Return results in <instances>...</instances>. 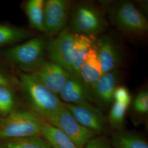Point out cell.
<instances>
[{"mask_svg": "<svg viewBox=\"0 0 148 148\" xmlns=\"http://www.w3.org/2000/svg\"><path fill=\"white\" fill-rule=\"evenodd\" d=\"M95 43L103 74L117 70L121 62V53L115 38L110 35L103 34Z\"/></svg>", "mask_w": 148, "mask_h": 148, "instance_id": "obj_11", "label": "cell"}, {"mask_svg": "<svg viewBox=\"0 0 148 148\" xmlns=\"http://www.w3.org/2000/svg\"><path fill=\"white\" fill-rule=\"evenodd\" d=\"M8 85V80L3 75L0 74V85L7 86Z\"/></svg>", "mask_w": 148, "mask_h": 148, "instance_id": "obj_26", "label": "cell"}, {"mask_svg": "<svg viewBox=\"0 0 148 148\" xmlns=\"http://www.w3.org/2000/svg\"><path fill=\"white\" fill-rule=\"evenodd\" d=\"M95 42L86 54L79 70L81 79L90 88L103 75L101 60Z\"/></svg>", "mask_w": 148, "mask_h": 148, "instance_id": "obj_14", "label": "cell"}, {"mask_svg": "<svg viewBox=\"0 0 148 148\" xmlns=\"http://www.w3.org/2000/svg\"><path fill=\"white\" fill-rule=\"evenodd\" d=\"M83 148H111L110 143L106 137L99 136L91 138Z\"/></svg>", "mask_w": 148, "mask_h": 148, "instance_id": "obj_25", "label": "cell"}, {"mask_svg": "<svg viewBox=\"0 0 148 148\" xmlns=\"http://www.w3.org/2000/svg\"><path fill=\"white\" fill-rule=\"evenodd\" d=\"M40 134L52 148H81L62 130L48 122H43Z\"/></svg>", "mask_w": 148, "mask_h": 148, "instance_id": "obj_16", "label": "cell"}, {"mask_svg": "<svg viewBox=\"0 0 148 148\" xmlns=\"http://www.w3.org/2000/svg\"><path fill=\"white\" fill-rule=\"evenodd\" d=\"M108 23L103 12L90 3H80L71 14L69 30L73 34L95 37L106 30Z\"/></svg>", "mask_w": 148, "mask_h": 148, "instance_id": "obj_3", "label": "cell"}, {"mask_svg": "<svg viewBox=\"0 0 148 148\" xmlns=\"http://www.w3.org/2000/svg\"><path fill=\"white\" fill-rule=\"evenodd\" d=\"M113 101L121 103L129 107L132 102V96L126 87L117 86L114 92Z\"/></svg>", "mask_w": 148, "mask_h": 148, "instance_id": "obj_24", "label": "cell"}, {"mask_svg": "<svg viewBox=\"0 0 148 148\" xmlns=\"http://www.w3.org/2000/svg\"><path fill=\"white\" fill-rule=\"evenodd\" d=\"M21 89L37 115L46 120L63 105L57 95L29 73L19 74Z\"/></svg>", "mask_w": 148, "mask_h": 148, "instance_id": "obj_2", "label": "cell"}, {"mask_svg": "<svg viewBox=\"0 0 148 148\" xmlns=\"http://www.w3.org/2000/svg\"><path fill=\"white\" fill-rule=\"evenodd\" d=\"M70 2L66 0H47L45 1L43 16L46 34L51 37L58 35L69 19Z\"/></svg>", "mask_w": 148, "mask_h": 148, "instance_id": "obj_8", "label": "cell"}, {"mask_svg": "<svg viewBox=\"0 0 148 148\" xmlns=\"http://www.w3.org/2000/svg\"><path fill=\"white\" fill-rule=\"evenodd\" d=\"M0 148H52L38 136L5 139L0 142Z\"/></svg>", "mask_w": 148, "mask_h": 148, "instance_id": "obj_18", "label": "cell"}, {"mask_svg": "<svg viewBox=\"0 0 148 148\" xmlns=\"http://www.w3.org/2000/svg\"><path fill=\"white\" fill-rule=\"evenodd\" d=\"M30 36L27 30L0 24V46L23 41Z\"/></svg>", "mask_w": 148, "mask_h": 148, "instance_id": "obj_20", "label": "cell"}, {"mask_svg": "<svg viewBox=\"0 0 148 148\" xmlns=\"http://www.w3.org/2000/svg\"><path fill=\"white\" fill-rule=\"evenodd\" d=\"M128 106L118 101H114L108 115V121L111 126L121 130L124 126L125 119Z\"/></svg>", "mask_w": 148, "mask_h": 148, "instance_id": "obj_21", "label": "cell"}, {"mask_svg": "<svg viewBox=\"0 0 148 148\" xmlns=\"http://www.w3.org/2000/svg\"><path fill=\"white\" fill-rule=\"evenodd\" d=\"M120 78V73L118 70L103 74L90 87L93 99L102 106H110Z\"/></svg>", "mask_w": 148, "mask_h": 148, "instance_id": "obj_13", "label": "cell"}, {"mask_svg": "<svg viewBox=\"0 0 148 148\" xmlns=\"http://www.w3.org/2000/svg\"><path fill=\"white\" fill-rule=\"evenodd\" d=\"M58 95L65 104H92L94 101L90 88L74 74L70 75Z\"/></svg>", "mask_w": 148, "mask_h": 148, "instance_id": "obj_12", "label": "cell"}, {"mask_svg": "<svg viewBox=\"0 0 148 148\" xmlns=\"http://www.w3.org/2000/svg\"><path fill=\"white\" fill-rule=\"evenodd\" d=\"M44 4L43 0H29L25 5V10L30 27L46 33L44 26Z\"/></svg>", "mask_w": 148, "mask_h": 148, "instance_id": "obj_17", "label": "cell"}, {"mask_svg": "<svg viewBox=\"0 0 148 148\" xmlns=\"http://www.w3.org/2000/svg\"><path fill=\"white\" fill-rule=\"evenodd\" d=\"M95 42L93 36L74 34L71 59L74 75L80 77L79 70L90 48Z\"/></svg>", "mask_w": 148, "mask_h": 148, "instance_id": "obj_15", "label": "cell"}, {"mask_svg": "<svg viewBox=\"0 0 148 148\" xmlns=\"http://www.w3.org/2000/svg\"><path fill=\"white\" fill-rule=\"evenodd\" d=\"M14 104L13 95L7 86L0 85V114L7 115L11 113Z\"/></svg>", "mask_w": 148, "mask_h": 148, "instance_id": "obj_22", "label": "cell"}, {"mask_svg": "<svg viewBox=\"0 0 148 148\" xmlns=\"http://www.w3.org/2000/svg\"><path fill=\"white\" fill-rule=\"evenodd\" d=\"M75 120L95 134L104 132L106 122L101 111L92 104H71L63 103Z\"/></svg>", "mask_w": 148, "mask_h": 148, "instance_id": "obj_10", "label": "cell"}, {"mask_svg": "<svg viewBox=\"0 0 148 148\" xmlns=\"http://www.w3.org/2000/svg\"><path fill=\"white\" fill-rule=\"evenodd\" d=\"M73 40L74 34L65 27L56 37L46 42L45 46V51L50 61L71 74H74L71 59Z\"/></svg>", "mask_w": 148, "mask_h": 148, "instance_id": "obj_7", "label": "cell"}, {"mask_svg": "<svg viewBox=\"0 0 148 148\" xmlns=\"http://www.w3.org/2000/svg\"><path fill=\"white\" fill-rule=\"evenodd\" d=\"M47 120L62 130L79 148H84L95 137V133L79 124L64 104Z\"/></svg>", "mask_w": 148, "mask_h": 148, "instance_id": "obj_6", "label": "cell"}, {"mask_svg": "<svg viewBox=\"0 0 148 148\" xmlns=\"http://www.w3.org/2000/svg\"><path fill=\"white\" fill-rule=\"evenodd\" d=\"M114 144L116 148H148L146 140L133 133H117L114 138Z\"/></svg>", "mask_w": 148, "mask_h": 148, "instance_id": "obj_19", "label": "cell"}, {"mask_svg": "<svg viewBox=\"0 0 148 148\" xmlns=\"http://www.w3.org/2000/svg\"><path fill=\"white\" fill-rule=\"evenodd\" d=\"M43 122L37 114L26 111H12L0 123V138L10 139L37 136Z\"/></svg>", "mask_w": 148, "mask_h": 148, "instance_id": "obj_4", "label": "cell"}, {"mask_svg": "<svg viewBox=\"0 0 148 148\" xmlns=\"http://www.w3.org/2000/svg\"><path fill=\"white\" fill-rule=\"evenodd\" d=\"M133 109L140 115H145L148 112V92L147 90H140L133 101Z\"/></svg>", "mask_w": 148, "mask_h": 148, "instance_id": "obj_23", "label": "cell"}, {"mask_svg": "<svg viewBox=\"0 0 148 148\" xmlns=\"http://www.w3.org/2000/svg\"><path fill=\"white\" fill-rule=\"evenodd\" d=\"M111 23L125 33L144 36L148 31V22L134 3L129 1H119L105 4Z\"/></svg>", "mask_w": 148, "mask_h": 148, "instance_id": "obj_1", "label": "cell"}, {"mask_svg": "<svg viewBox=\"0 0 148 148\" xmlns=\"http://www.w3.org/2000/svg\"><path fill=\"white\" fill-rule=\"evenodd\" d=\"M29 74L57 95L71 75L60 66L45 59Z\"/></svg>", "mask_w": 148, "mask_h": 148, "instance_id": "obj_9", "label": "cell"}, {"mask_svg": "<svg viewBox=\"0 0 148 148\" xmlns=\"http://www.w3.org/2000/svg\"><path fill=\"white\" fill-rule=\"evenodd\" d=\"M46 42L42 38H33L8 49L4 55L23 71L31 73L45 60Z\"/></svg>", "mask_w": 148, "mask_h": 148, "instance_id": "obj_5", "label": "cell"}]
</instances>
